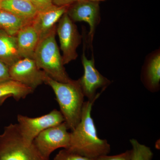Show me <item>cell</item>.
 Returning <instances> with one entry per match:
<instances>
[{
    "mask_svg": "<svg viewBox=\"0 0 160 160\" xmlns=\"http://www.w3.org/2000/svg\"><path fill=\"white\" fill-rule=\"evenodd\" d=\"M96 100L84 102L81 121L70 132L68 150L90 159L96 160L103 155L109 154L111 148L107 140L98 136L97 130L91 111Z\"/></svg>",
    "mask_w": 160,
    "mask_h": 160,
    "instance_id": "1",
    "label": "cell"
},
{
    "mask_svg": "<svg viewBox=\"0 0 160 160\" xmlns=\"http://www.w3.org/2000/svg\"><path fill=\"white\" fill-rule=\"evenodd\" d=\"M44 83L50 86L54 91L64 122L68 129L72 131L81 121L85 102V96L79 80H72L69 83L60 82L46 73Z\"/></svg>",
    "mask_w": 160,
    "mask_h": 160,
    "instance_id": "2",
    "label": "cell"
},
{
    "mask_svg": "<svg viewBox=\"0 0 160 160\" xmlns=\"http://www.w3.org/2000/svg\"><path fill=\"white\" fill-rule=\"evenodd\" d=\"M56 27L40 40L34 52L33 59L38 68L55 81L69 83L72 81L66 72L62 57L55 38Z\"/></svg>",
    "mask_w": 160,
    "mask_h": 160,
    "instance_id": "3",
    "label": "cell"
},
{
    "mask_svg": "<svg viewBox=\"0 0 160 160\" xmlns=\"http://www.w3.org/2000/svg\"><path fill=\"white\" fill-rule=\"evenodd\" d=\"M0 160H49L44 157L33 143L23 139L17 124L5 126L0 134Z\"/></svg>",
    "mask_w": 160,
    "mask_h": 160,
    "instance_id": "4",
    "label": "cell"
},
{
    "mask_svg": "<svg viewBox=\"0 0 160 160\" xmlns=\"http://www.w3.org/2000/svg\"><path fill=\"white\" fill-rule=\"evenodd\" d=\"M17 120L20 133L24 141L28 143H33L34 139L43 130L65 122L62 112L56 109L49 113L35 118L18 114Z\"/></svg>",
    "mask_w": 160,
    "mask_h": 160,
    "instance_id": "5",
    "label": "cell"
},
{
    "mask_svg": "<svg viewBox=\"0 0 160 160\" xmlns=\"http://www.w3.org/2000/svg\"><path fill=\"white\" fill-rule=\"evenodd\" d=\"M65 122L49 127L42 131L33 140V143L41 154L49 160L51 153L59 148L68 149L70 132Z\"/></svg>",
    "mask_w": 160,
    "mask_h": 160,
    "instance_id": "6",
    "label": "cell"
},
{
    "mask_svg": "<svg viewBox=\"0 0 160 160\" xmlns=\"http://www.w3.org/2000/svg\"><path fill=\"white\" fill-rule=\"evenodd\" d=\"M56 32L62 52L63 64L66 65L78 58L77 49L82 42V36L79 32L77 26L72 21L67 12L58 21Z\"/></svg>",
    "mask_w": 160,
    "mask_h": 160,
    "instance_id": "7",
    "label": "cell"
},
{
    "mask_svg": "<svg viewBox=\"0 0 160 160\" xmlns=\"http://www.w3.org/2000/svg\"><path fill=\"white\" fill-rule=\"evenodd\" d=\"M82 63L84 74L78 80L83 94L88 101L98 99L101 94V92L97 93L98 89L102 88L105 90L111 82L101 74L96 68L93 56L90 60L86 58L85 50L82 55Z\"/></svg>",
    "mask_w": 160,
    "mask_h": 160,
    "instance_id": "8",
    "label": "cell"
},
{
    "mask_svg": "<svg viewBox=\"0 0 160 160\" xmlns=\"http://www.w3.org/2000/svg\"><path fill=\"white\" fill-rule=\"evenodd\" d=\"M10 79L36 89L44 83L46 72L38 68L33 59L23 58L9 67Z\"/></svg>",
    "mask_w": 160,
    "mask_h": 160,
    "instance_id": "9",
    "label": "cell"
},
{
    "mask_svg": "<svg viewBox=\"0 0 160 160\" xmlns=\"http://www.w3.org/2000/svg\"><path fill=\"white\" fill-rule=\"evenodd\" d=\"M67 13L73 22H84L89 24V40L92 44L96 29L100 22L99 2L79 0L69 6Z\"/></svg>",
    "mask_w": 160,
    "mask_h": 160,
    "instance_id": "10",
    "label": "cell"
},
{
    "mask_svg": "<svg viewBox=\"0 0 160 160\" xmlns=\"http://www.w3.org/2000/svg\"><path fill=\"white\" fill-rule=\"evenodd\" d=\"M69 6L53 5L43 11L38 12L32 20V25L37 32L40 40L49 34L56 27V23L66 13Z\"/></svg>",
    "mask_w": 160,
    "mask_h": 160,
    "instance_id": "11",
    "label": "cell"
},
{
    "mask_svg": "<svg viewBox=\"0 0 160 160\" xmlns=\"http://www.w3.org/2000/svg\"><path fill=\"white\" fill-rule=\"evenodd\" d=\"M16 37L18 51L21 58L33 59L40 38L32 23L20 29Z\"/></svg>",
    "mask_w": 160,
    "mask_h": 160,
    "instance_id": "12",
    "label": "cell"
},
{
    "mask_svg": "<svg viewBox=\"0 0 160 160\" xmlns=\"http://www.w3.org/2000/svg\"><path fill=\"white\" fill-rule=\"evenodd\" d=\"M21 59L16 36L0 29V60L9 67Z\"/></svg>",
    "mask_w": 160,
    "mask_h": 160,
    "instance_id": "13",
    "label": "cell"
},
{
    "mask_svg": "<svg viewBox=\"0 0 160 160\" xmlns=\"http://www.w3.org/2000/svg\"><path fill=\"white\" fill-rule=\"evenodd\" d=\"M143 82L150 91H157L160 82V54L159 50L149 58L143 71Z\"/></svg>",
    "mask_w": 160,
    "mask_h": 160,
    "instance_id": "14",
    "label": "cell"
},
{
    "mask_svg": "<svg viewBox=\"0 0 160 160\" xmlns=\"http://www.w3.org/2000/svg\"><path fill=\"white\" fill-rule=\"evenodd\" d=\"M0 9L31 22L38 12L31 2L24 0H4L0 3Z\"/></svg>",
    "mask_w": 160,
    "mask_h": 160,
    "instance_id": "15",
    "label": "cell"
},
{
    "mask_svg": "<svg viewBox=\"0 0 160 160\" xmlns=\"http://www.w3.org/2000/svg\"><path fill=\"white\" fill-rule=\"evenodd\" d=\"M32 22L31 21L0 9V29L11 35H16L20 29Z\"/></svg>",
    "mask_w": 160,
    "mask_h": 160,
    "instance_id": "16",
    "label": "cell"
},
{
    "mask_svg": "<svg viewBox=\"0 0 160 160\" xmlns=\"http://www.w3.org/2000/svg\"><path fill=\"white\" fill-rule=\"evenodd\" d=\"M33 92V89L14 80H9L0 84V98L9 96L19 101Z\"/></svg>",
    "mask_w": 160,
    "mask_h": 160,
    "instance_id": "17",
    "label": "cell"
},
{
    "mask_svg": "<svg viewBox=\"0 0 160 160\" xmlns=\"http://www.w3.org/2000/svg\"><path fill=\"white\" fill-rule=\"evenodd\" d=\"M130 142L132 147L131 160H152L153 153L149 147L135 139H130Z\"/></svg>",
    "mask_w": 160,
    "mask_h": 160,
    "instance_id": "18",
    "label": "cell"
},
{
    "mask_svg": "<svg viewBox=\"0 0 160 160\" xmlns=\"http://www.w3.org/2000/svg\"><path fill=\"white\" fill-rule=\"evenodd\" d=\"M53 160H93L68 150L63 149L56 155Z\"/></svg>",
    "mask_w": 160,
    "mask_h": 160,
    "instance_id": "19",
    "label": "cell"
},
{
    "mask_svg": "<svg viewBox=\"0 0 160 160\" xmlns=\"http://www.w3.org/2000/svg\"><path fill=\"white\" fill-rule=\"evenodd\" d=\"M131 149L127 150L125 152L115 155H108L102 156L96 160H131Z\"/></svg>",
    "mask_w": 160,
    "mask_h": 160,
    "instance_id": "20",
    "label": "cell"
},
{
    "mask_svg": "<svg viewBox=\"0 0 160 160\" xmlns=\"http://www.w3.org/2000/svg\"><path fill=\"white\" fill-rule=\"evenodd\" d=\"M53 0H31V2L38 12L45 10L53 6Z\"/></svg>",
    "mask_w": 160,
    "mask_h": 160,
    "instance_id": "21",
    "label": "cell"
},
{
    "mask_svg": "<svg viewBox=\"0 0 160 160\" xmlns=\"http://www.w3.org/2000/svg\"><path fill=\"white\" fill-rule=\"evenodd\" d=\"M9 80V67L0 60V84Z\"/></svg>",
    "mask_w": 160,
    "mask_h": 160,
    "instance_id": "22",
    "label": "cell"
},
{
    "mask_svg": "<svg viewBox=\"0 0 160 160\" xmlns=\"http://www.w3.org/2000/svg\"><path fill=\"white\" fill-rule=\"evenodd\" d=\"M79 0H53V5L58 6H70Z\"/></svg>",
    "mask_w": 160,
    "mask_h": 160,
    "instance_id": "23",
    "label": "cell"
},
{
    "mask_svg": "<svg viewBox=\"0 0 160 160\" xmlns=\"http://www.w3.org/2000/svg\"><path fill=\"white\" fill-rule=\"evenodd\" d=\"M9 97H11L9 96H7L3 97L0 98V106H2L6 100Z\"/></svg>",
    "mask_w": 160,
    "mask_h": 160,
    "instance_id": "24",
    "label": "cell"
},
{
    "mask_svg": "<svg viewBox=\"0 0 160 160\" xmlns=\"http://www.w3.org/2000/svg\"><path fill=\"white\" fill-rule=\"evenodd\" d=\"M89 1H92V2H102V1H104L105 0H89Z\"/></svg>",
    "mask_w": 160,
    "mask_h": 160,
    "instance_id": "25",
    "label": "cell"
},
{
    "mask_svg": "<svg viewBox=\"0 0 160 160\" xmlns=\"http://www.w3.org/2000/svg\"><path fill=\"white\" fill-rule=\"evenodd\" d=\"M24 1H29V2H31V0H24Z\"/></svg>",
    "mask_w": 160,
    "mask_h": 160,
    "instance_id": "26",
    "label": "cell"
},
{
    "mask_svg": "<svg viewBox=\"0 0 160 160\" xmlns=\"http://www.w3.org/2000/svg\"><path fill=\"white\" fill-rule=\"evenodd\" d=\"M3 1H4V0H0V3H1V2H2Z\"/></svg>",
    "mask_w": 160,
    "mask_h": 160,
    "instance_id": "27",
    "label": "cell"
}]
</instances>
